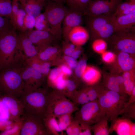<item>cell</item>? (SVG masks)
Instances as JSON below:
<instances>
[{"label":"cell","mask_w":135,"mask_h":135,"mask_svg":"<svg viewBox=\"0 0 135 135\" xmlns=\"http://www.w3.org/2000/svg\"><path fill=\"white\" fill-rule=\"evenodd\" d=\"M72 113L63 114L56 117L59 126L63 131L66 130L68 126L74 120Z\"/></svg>","instance_id":"d590c367"},{"label":"cell","mask_w":135,"mask_h":135,"mask_svg":"<svg viewBox=\"0 0 135 135\" xmlns=\"http://www.w3.org/2000/svg\"><path fill=\"white\" fill-rule=\"evenodd\" d=\"M113 73L115 75L117 83L120 89L124 93L126 94L125 91L122 73Z\"/></svg>","instance_id":"816d5d0a"},{"label":"cell","mask_w":135,"mask_h":135,"mask_svg":"<svg viewBox=\"0 0 135 135\" xmlns=\"http://www.w3.org/2000/svg\"><path fill=\"white\" fill-rule=\"evenodd\" d=\"M2 96V94L0 92V98L1 97V96Z\"/></svg>","instance_id":"94428289"},{"label":"cell","mask_w":135,"mask_h":135,"mask_svg":"<svg viewBox=\"0 0 135 135\" xmlns=\"http://www.w3.org/2000/svg\"><path fill=\"white\" fill-rule=\"evenodd\" d=\"M46 2L44 12L50 26V32L59 39L62 34V23L70 9L62 4Z\"/></svg>","instance_id":"52a82bcc"},{"label":"cell","mask_w":135,"mask_h":135,"mask_svg":"<svg viewBox=\"0 0 135 135\" xmlns=\"http://www.w3.org/2000/svg\"><path fill=\"white\" fill-rule=\"evenodd\" d=\"M92 0H78L75 11L84 16L86 14L88 5Z\"/></svg>","instance_id":"f6af8a7d"},{"label":"cell","mask_w":135,"mask_h":135,"mask_svg":"<svg viewBox=\"0 0 135 135\" xmlns=\"http://www.w3.org/2000/svg\"><path fill=\"white\" fill-rule=\"evenodd\" d=\"M23 120L15 122L13 127L10 130L2 131L0 135H20Z\"/></svg>","instance_id":"ee69618b"},{"label":"cell","mask_w":135,"mask_h":135,"mask_svg":"<svg viewBox=\"0 0 135 135\" xmlns=\"http://www.w3.org/2000/svg\"><path fill=\"white\" fill-rule=\"evenodd\" d=\"M36 47L38 50L37 56L43 61L52 62L62 54V48L58 46L49 45Z\"/></svg>","instance_id":"44dd1931"},{"label":"cell","mask_w":135,"mask_h":135,"mask_svg":"<svg viewBox=\"0 0 135 135\" xmlns=\"http://www.w3.org/2000/svg\"><path fill=\"white\" fill-rule=\"evenodd\" d=\"M102 76L100 70L96 67L87 65L82 77V80L87 85L96 84Z\"/></svg>","instance_id":"cb8c5ba5"},{"label":"cell","mask_w":135,"mask_h":135,"mask_svg":"<svg viewBox=\"0 0 135 135\" xmlns=\"http://www.w3.org/2000/svg\"><path fill=\"white\" fill-rule=\"evenodd\" d=\"M46 2H52L56 4L64 5V0H45Z\"/></svg>","instance_id":"6f0895ef"},{"label":"cell","mask_w":135,"mask_h":135,"mask_svg":"<svg viewBox=\"0 0 135 135\" xmlns=\"http://www.w3.org/2000/svg\"><path fill=\"white\" fill-rule=\"evenodd\" d=\"M72 130V135H79L80 132V122L74 120L71 123Z\"/></svg>","instance_id":"db71d44e"},{"label":"cell","mask_w":135,"mask_h":135,"mask_svg":"<svg viewBox=\"0 0 135 135\" xmlns=\"http://www.w3.org/2000/svg\"><path fill=\"white\" fill-rule=\"evenodd\" d=\"M84 16L86 28L89 34V39L92 41L101 38L108 42L115 32L111 21L112 16L88 14Z\"/></svg>","instance_id":"3957f363"},{"label":"cell","mask_w":135,"mask_h":135,"mask_svg":"<svg viewBox=\"0 0 135 135\" xmlns=\"http://www.w3.org/2000/svg\"><path fill=\"white\" fill-rule=\"evenodd\" d=\"M43 119L26 112L20 135H49Z\"/></svg>","instance_id":"8fae6325"},{"label":"cell","mask_w":135,"mask_h":135,"mask_svg":"<svg viewBox=\"0 0 135 135\" xmlns=\"http://www.w3.org/2000/svg\"><path fill=\"white\" fill-rule=\"evenodd\" d=\"M52 66H58L61 64H65L72 70L75 68L78 62L76 60L71 56L62 55L54 60L51 62Z\"/></svg>","instance_id":"f546056e"},{"label":"cell","mask_w":135,"mask_h":135,"mask_svg":"<svg viewBox=\"0 0 135 135\" xmlns=\"http://www.w3.org/2000/svg\"><path fill=\"white\" fill-rule=\"evenodd\" d=\"M46 3L45 0H26L21 4L27 14L36 18L41 13Z\"/></svg>","instance_id":"603a6c76"},{"label":"cell","mask_w":135,"mask_h":135,"mask_svg":"<svg viewBox=\"0 0 135 135\" xmlns=\"http://www.w3.org/2000/svg\"><path fill=\"white\" fill-rule=\"evenodd\" d=\"M125 92L130 96L135 87V69L122 73Z\"/></svg>","instance_id":"83f0119b"},{"label":"cell","mask_w":135,"mask_h":135,"mask_svg":"<svg viewBox=\"0 0 135 135\" xmlns=\"http://www.w3.org/2000/svg\"><path fill=\"white\" fill-rule=\"evenodd\" d=\"M14 26L0 38V64L2 69L10 65L17 56V35Z\"/></svg>","instance_id":"8992f818"},{"label":"cell","mask_w":135,"mask_h":135,"mask_svg":"<svg viewBox=\"0 0 135 135\" xmlns=\"http://www.w3.org/2000/svg\"><path fill=\"white\" fill-rule=\"evenodd\" d=\"M23 82L22 92L36 90L42 85L47 77L35 71L27 65L24 60L21 70Z\"/></svg>","instance_id":"30bf717a"},{"label":"cell","mask_w":135,"mask_h":135,"mask_svg":"<svg viewBox=\"0 0 135 135\" xmlns=\"http://www.w3.org/2000/svg\"><path fill=\"white\" fill-rule=\"evenodd\" d=\"M46 128L50 135H64L63 131L60 128L56 118L44 117L43 119Z\"/></svg>","instance_id":"484cf974"},{"label":"cell","mask_w":135,"mask_h":135,"mask_svg":"<svg viewBox=\"0 0 135 135\" xmlns=\"http://www.w3.org/2000/svg\"><path fill=\"white\" fill-rule=\"evenodd\" d=\"M98 99L106 116L111 121L120 115L128 100L126 96L109 90L102 85H100Z\"/></svg>","instance_id":"277c9868"},{"label":"cell","mask_w":135,"mask_h":135,"mask_svg":"<svg viewBox=\"0 0 135 135\" xmlns=\"http://www.w3.org/2000/svg\"><path fill=\"white\" fill-rule=\"evenodd\" d=\"M34 28L37 30L50 32V26L44 12L41 13L35 18Z\"/></svg>","instance_id":"1f68e13d"},{"label":"cell","mask_w":135,"mask_h":135,"mask_svg":"<svg viewBox=\"0 0 135 135\" xmlns=\"http://www.w3.org/2000/svg\"><path fill=\"white\" fill-rule=\"evenodd\" d=\"M120 115L122 118L135 119V102L128 104L125 105L124 108L121 112Z\"/></svg>","instance_id":"60d3db41"},{"label":"cell","mask_w":135,"mask_h":135,"mask_svg":"<svg viewBox=\"0 0 135 135\" xmlns=\"http://www.w3.org/2000/svg\"><path fill=\"white\" fill-rule=\"evenodd\" d=\"M92 48L93 50L101 54L108 48V44L105 40L101 38L95 39L92 41Z\"/></svg>","instance_id":"8d00e7d4"},{"label":"cell","mask_w":135,"mask_h":135,"mask_svg":"<svg viewBox=\"0 0 135 135\" xmlns=\"http://www.w3.org/2000/svg\"><path fill=\"white\" fill-rule=\"evenodd\" d=\"M0 99L8 109L10 120L17 122L24 119L26 112L22 104L18 98L11 95H4Z\"/></svg>","instance_id":"4fadbf2b"},{"label":"cell","mask_w":135,"mask_h":135,"mask_svg":"<svg viewBox=\"0 0 135 135\" xmlns=\"http://www.w3.org/2000/svg\"><path fill=\"white\" fill-rule=\"evenodd\" d=\"M116 54V61L110 65V72L122 73L135 69V55L123 52Z\"/></svg>","instance_id":"5bb4252c"},{"label":"cell","mask_w":135,"mask_h":135,"mask_svg":"<svg viewBox=\"0 0 135 135\" xmlns=\"http://www.w3.org/2000/svg\"><path fill=\"white\" fill-rule=\"evenodd\" d=\"M87 59L84 56L78 62L77 65L74 70L71 78L78 84L82 80V77L87 66Z\"/></svg>","instance_id":"f1b7e54d"},{"label":"cell","mask_w":135,"mask_h":135,"mask_svg":"<svg viewBox=\"0 0 135 135\" xmlns=\"http://www.w3.org/2000/svg\"><path fill=\"white\" fill-rule=\"evenodd\" d=\"M64 76L58 67H57L51 69L47 76L48 86L53 89L56 83Z\"/></svg>","instance_id":"4dcf8cb0"},{"label":"cell","mask_w":135,"mask_h":135,"mask_svg":"<svg viewBox=\"0 0 135 135\" xmlns=\"http://www.w3.org/2000/svg\"><path fill=\"white\" fill-rule=\"evenodd\" d=\"M27 14L25 11L22 8H20L18 13L13 24L14 26L20 32L25 31L24 22Z\"/></svg>","instance_id":"e575fe53"},{"label":"cell","mask_w":135,"mask_h":135,"mask_svg":"<svg viewBox=\"0 0 135 135\" xmlns=\"http://www.w3.org/2000/svg\"><path fill=\"white\" fill-rule=\"evenodd\" d=\"M101 55L102 60L104 62L109 65L114 64L117 58L116 54L112 51L106 50Z\"/></svg>","instance_id":"b9f144b4"},{"label":"cell","mask_w":135,"mask_h":135,"mask_svg":"<svg viewBox=\"0 0 135 135\" xmlns=\"http://www.w3.org/2000/svg\"><path fill=\"white\" fill-rule=\"evenodd\" d=\"M24 60L17 58L8 66L0 71V92L3 95H11L18 98L22 93L23 82L22 68Z\"/></svg>","instance_id":"6da1fadb"},{"label":"cell","mask_w":135,"mask_h":135,"mask_svg":"<svg viewBox=\"0 0 135 135\" xmlns=\"http://www.w3.org/2000/svg\"><path fill=\"white\" fill-rule=\"evenodd\" d=\"M18 2L16 0H12V21L13 24L20 9Z\"/></svg>","instance_id":"f907efd6"},{"label":"cell","mask_w":135,"mask_h":135,"mask_svg":"<svg viewBox=\"0 0 135 135\" xmlns=\"http://www.w3.org/2000/svg\"><path fill=\"white\" fill-rule=\"evenodd\" d=\"M24 59L27 65L36 72L47 76L52 66L50 62L43 61L37 55Z\"/></svg>","instance_id":"7402d4cb"},{"label":"cell","mask_w":135,"mask_h":135,"mask_svg":"<svg viewBox=\"0 0 135 135\" xmlns=\"http://www.w3.org/2000/svg\"><path fill=\"white\" fill-rule=\"evenodd\" d=\"M17 53L23 59L38 55L37 48L28 38L26 32H20L17 35Z\"/></svg>","instance_id":"9a60e30c"},{"label":"cell","mask_w":135,"mask_h":135,"mask_svg":"<svg viewBox=\"0 0 135 135\" xmlns=\"http://www.w3.org/2000/svg\"><path fill=\"white\" fill-rule=\"evenodd\" d=\"M71 100L76 105H83L90 102L84 88L82 90H76Z\"/></svg>","instance_id":"d6a6232c"},{"label":"cell","mask_w":135,"mask_h":135,"mask_svg":"<svg viewBox=\"0 0 135 135\" xmlns=\"http://www.w3.org/2000/svg\"><path fill=\"white\" fill-rule=\"evenodd\" d=\"M83 16L78 12L70 9L63 22L62 35L64 40L70 42L68 38L69 33L74 27L82 25L83 22Z\"/></svg>","instance_id":"d6986e66"},{"label":"cell","mask_w":135,"mask_h":135,"mask_svg":"<svg viewBox=\"0 0 135 135\" xmlns=\"http://www.w3.org/2000/svg\"><path fill=\"white\" fill-rule=\"evenodd\" d=\"M78 0H64L68 8L70 10L74 11Z\"/></svg>","instance_id":"9f6ffc18"},{"label":"cell","mask_w":135,"mask_h":135,"mask_svg":"<svg viewBox=\"0 0 135 135\" xmlns=\"http://www.w3.org/2000/svg\"><path fill=\"white\" fill-rule=\"evenodd\" d=\"M12 0H0V16L10 19L12 18Z\"/></svg>","instance_id":"836d02e7"},{"label":"cell","mask_w":135,"mask_h":135,"mask_svg":"<svg viewBox=\"0 0 135 135\" xmlns=\"http://www.w3.org/2000/svg\"><path fill=\"white\" fill-rule=\"evenodd\" d=\"M2 69V68L1 66V65L0 64V71Z\"/></svg>","instance_id":"6125c7cd"},{"label":"cell","mask_w":135,"mask_h":135,"mask_svg":"<svg viewBox=\"0 0 135 135\" xmlns=\"http://www.w3.org/2000/svg\"><path fill=\"white\" fill-rule=\"evenodd\" d=\"M103 80L101 85L106 88L116 92L120 95L126 96L121 90L117 83L114 74L110 72L103 73Z\"/></svg>","instance_id":"d4e9b609"},{"label":"cell","mask_w":135,"mask_h":135,"mask_svg":"<svg viewBox=\"0 0 135 135\" xmlns=\"http://www.w3.org/2000/svg\"><path fill=\"white\" fill-rule=\"evenodd\" d=\"M111 21L115 32H135V12L117 17L112 16Z\"/></svg>","instance_id":"e0dca14e"},{"label":"cell","mask_w":135,"mask_h":135,"mask_svg":"<svg viewBox=\"0 0 135 135\" xmlns=\"http://www.w3.org/2000/svg\"><path fill=\"white\" fill-rule=\"evenodd\" d=\"M35 18L27 14L24 22L25 31L33 29L35 27Z\"/></svg>","instance_id":"7dc6e473"},{"label":"cell","mask_w":135,"mask_h":135,"mask_svg":"<svg viewBox=\"0 0 135 135\" xmlns=\"http://www.w3.org/2000/svg\"><path fill=\"white\" fill-rule=\"evenodd\" d=\"M100 85H87L84 87L89 101L97 99L99 94Z\"/></svg>","instance_id":"f35d334b"},{"label":"cell","mask_w":135,"mask_h":135,"mask_svg":"<svg viewBox=\"0 0 135 135\" xmlns=\"http://www.w3.org/2000/svg\"><path fill=\"white\" fill-rule=\"evenodd\" d=\"M79 109L76 105L64 95L54 89L50 92L48 103L44 117L56 118L63 114L72 113Z\"/></svg>","instance_id":"5b68a950"},{"label":"cell","mask_w":135,"mask_h":135,"mask_svg":"<svg viewBox=\"0 0 135 135\" xmlns=\"http://www.w3.org/2000/svg\"><path fill=\"white\" fill-rule=\"evenodd\" d=\"M18 1V2H19L21 4H22L26 0H16Z\"/></svg>","instance_id":"91938a15"},{"label":"cell","mask_w":135,"mask_h":135,"mask_svg":"<svg viewBox=\"0 0 135 135\" xmlns=\"http://www.w3.org/2000/svg\"><path fill=\"white\" fill-rule=\"evenodd\" d=\"M135 6V0H126L123 1L118 5L116 12L112 16H115L119 13Z\"/></svg>","instance_id":"7bdbcfd3"},{"label":"cell","mask_w":135,"mask_h":135,"mask_svg":"<svg viewBox=\"0 0 135 135\" xmlns=\"http://www.w3.org/2000/svg\"><path fill=\"white\" fill-rule=\"evenodd\" d=\"M2 110V107L1 103L0 100V115L1 114Z\"/></svg>","instance_id":"680465c9"},{"label":"cell","mask_w":135,"mask_h":135,"mask_svg":"<svg viewBox=\"0 0 135 135\" xmlns=\"http://www.w3.org/2000/svg\"><path fill=\"white\" fill-rule=\"evenodd\" d=\"M80 132L79 135H92L91 126L86 124L80 122Z\"/></svg>","instance_id":"c3c4849f"},{"label":"cell","mask_w":135,"mask_h":135,"mask_svg":"<svg viewBox=\"0 0 135 135\" xmlns=\"http://www.w3.org/2000/svg\"><path fill=\"white\" fill-rule=\"evenodd\" d=\"M27 35L34 44L37 47L52 45L58 39L50 32L34 30L26 32Z\"/></svg>","instance_id":"ac0fdd59"},{"label":"cell","mask_w":135,"mask_h":135,"mask_svg":"<svg viewBox=\"0 0 135 135\" xmlns=\"http://www.w3.org/2000/svg\"><path fill=\"white\" fill-rule=\"evenodd\" d=\"M108 118L106 116L91 126L92 130L95 135H108L110 134Z\"/></svg>","instance_id":"4316f807"},{"label":"cell","mask_w":135,"mask_h":135,"mask_svg":"<svg viewBox=\"0 0 135 135\" xmlns=\"http://www.w3.org/2000/svg\"><path fill=\"white\" fill-rule=\"evenodd\" d=\"M108 42L116 54L123 52L135 54V32H115Z\"/></svg>","instance_id":"ba28073f"},{"label":"cell","mask_w":135,"mask_h":135,"mask_svg":"<svg viewBox=\"0 0 135 135\" xmlns=\"http://www.w3.org/2000/svg\"><path fill=\"white\" fill-rule=\"evenodd\" d=\"M14 26L10 19L0 16V38Z\"/></svg>","instance_id":"ab89813d"},{"label":"cell","mask_w":135,"mask_h":135,"mask_svg":"<svg viewBox=\"0 0 135 135\" xmlns=\"http://www.w3.org/2000/svg\"><path fill=\"white\" fill-rule=\"evenodd\" d=\"M114 132L118 135H135V124L130 119L118 117L111 121L110 134Z\"/></svg>","instance_id":"2e32d148"},{"label":"cell","mask_w":135,"mask_h":135,"mask_svg":"<svg viewBox=\"0 0 135 135\" xmlns=\"http://www.w3.org/2000/svg\"><path fill=\"white\" fill-rule=\"evenodd\" d=\"M106 116L97 99L83 105L76 112L74 120L92 126Z\"/></svg>","instance_id":"9c48e42d"},{"label":"cell","mask_w":135,"mask_h":135,"mask_svg":"<svg viewBox=\"0 0 135 135\" xmlns=\"http://www.w3.org/2000/svg\"><path fill=\"white\" fill-rule=\"evenodd\" d=\"M123 0H92L89 3L86 14L112 16Z\"/></svg>","instance_id":"7c38bea8"},{"label":"cell","mask_w":135,"mask_h":135,"mask_svg":"<svg viewBox=\"0 0 135 135\" xmlns=\"http://www.w3.org/2000/svg\"><path fill=\"white\" fill-rule=\"evenodd\" d=\"M60 69L62 73L66 78H68L71 77L73 73V70L67 65L65 64H61L58 66Z\"/></svg>","instance_id":"681fc988"},{"label":"cell","mask_w":135,"mask_h":135,"mask_svg":"<svg viewBox=\"0 0 135 135\" xmlns=\"http://www.w3.org/2000/svg\"><path fill=\"white\" fill-rule=\"evenodd\" d=\"M76 46V45L70 42H66L64 40L62 42V48L63 54L70 56Z\"/></svg>","instance_id":"bcb514c9"},{"label":"cell","mask_w":135,"mask_h":135,"mask_svg":"<svg viewBox=\"0 0 135 135\" xmlns=\"http://www.w3.org/2000/svg\"><path fill=\"white\" fill-rule=\"evenodd\" d=\"M78 84L71 78H66L64 95L72 100Z\"/></svg>","instance_id":"74e56055"},{"label":"cell","mask_w":135,"mask_h":135,"mask_svg":"<svg viewBox=\"0 0 135 135\" xmlns=\"http://www.w3.org/2000/svg\"><path fill=\"white\" fill-rule=\"evenodd\" d=\"M69 41L76 46H82L90 39L89 33L86 28L81 25L73 28L68 35Z\"/></svg>","instance_id":"ffe728a7"},{"label":"cell","mask_w":135,"mask_h":135,"mask_svg":"<svg viewBox=\"0 0 135 135\" xmlns=\"http://www.w3.org/2000/svg\"><path fill=\"white\" fill-rule=\"evenodd\" d=\"M50 92L48 87H41L33 90L22 92L18 98L26 113L43 119L48 107Z\"/></svg>","instance_id":"7a4b0ae2"},{"label":"cell","mask_w":135,"mask_h":135,"mask_svg":"<svg viewBox=\"0 0 135 135\" xmlns=\"http://www.w3.org/2000/svg\"><path fill=\"white\" fill-rule=\"evenodd\" d=\"M14 122L9 119L4 120H0V130L2 131L5 130L6 127Z\"/></svg>","instance_id":"11a10c76"},{"label":"cell","mask_w":135,"mask_h":135,"mask_svg":"<svg viewBox=\"0 0 135 135\" xmlns=\"http://www.w3.org/2000/svg\"><path fill=\"white\" fill-rule=\"evenodd\" d=\"M84 48L82 46H76L74 49L70 56L77 60L83 53Z\"/></svg>","instance_id":"f5cc1de1"}]
</instances>
